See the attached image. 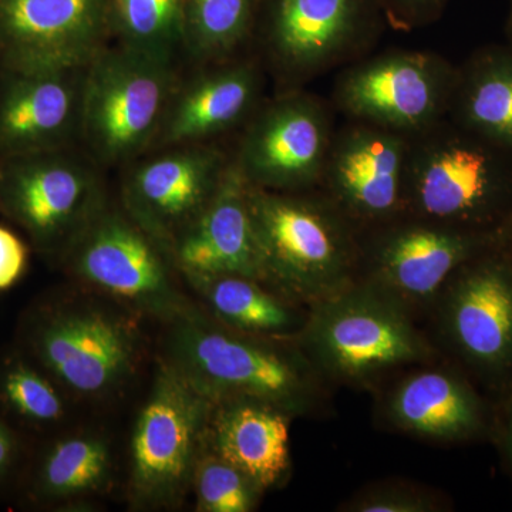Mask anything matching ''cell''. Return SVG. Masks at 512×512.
I'll list each match as a JSON object with an SVG mask.
<instances>
[{
  "label": "cell",
  "instance_id": "cell-15",
  "mask_svg": "<svg viewBox=\"0 0 512 512\" xmlns=\"http://www.w3.org/2000/svg\"><path fill=\"white\" fill-rule=\"evenodd\" d=\"M248 187L238 165L228 164L207 207L175 239L170 259L188 281L220 275L261 281Z\"/></svg>",
  "mask_w": 512,
  "mask_h": 512
},
{
  "label": "cell",
  "instance_id": "cell-11",
  "mask_svg": "<svg viewBox=\"0 0 512 512\" xmlns=\"http://www.w3.org/2000/svg\"><path fill=\"white\" fill-rule=\"evenodd\" d=\"M33 348L72 392L100 396L133 373L137 336L124 320L93 308L64 309L37 326Z\"/></svg>",
  "mask_w": 512,
  "mask_h": 512
},
{
  "label": "cell",
  "instance_id": "cell-14",
  "mask_svg": "<svg viewBox=\"0 0 512 512\" xmlns=\"http://www.w3.org/2000/svg\"><path fill=\"white\" fill-rule=\"evenodd\" d=\"M0 87V158L69 148L82 137L84 72H8Z\"/></svg>",
  "mask_w": 512,
  "mask_h": 512
},
{
  "label": "cell",
  "instance_id": "cell-34",
  "mask_svg": "<svg viewBox=\"0 0 512 512\" xmlns=\"http://www.w3.org/2000/svg\"><path fill=\"white\" fill-rule=\"evenodd\" d=\"M508 32H510L512 40V0H510V18H508Z\"/></svg>",
  "mask_w": 512,
  "mask_h": 512
},
{
  "label": "cell",
  "instance_id": "cell-19",
  "mask_svg": "<svg viewBox=\"0 0 512 512\" xmlns=\"http://www.w3.org/2000/svg\"><path fill=\"white\" fill-rule=\"evenodd\" d=\"M208 424L207 444L264 491L281 483L291 464L285 410L254 400L217 404Z\"/></svg>",
  "mask_w": 512,
  "mask_h": 512
},
{
  "label": "cell",
  "instance_id": "cell-20",
  "mask_svg": "<svg viewBox=\"0 0 512 512\" xmlns=\"http://www.w3.org/2000/svg\"><path fill=\"white\" fill-rule=\"evenodd\" d=\"M448 325L458 348L478 365H511V272L497 262L467 272L451 296Z\"/></svg>",
  "mask_w": 512,
  "mask_h": 512
},
{
  "label": "cell",
  "instance_id": "cell-8",
  "mask_svg": "<svg viewBox=\"0 0 512 512\" xmlns=\"http://www.w3.org/2000/svg\"><path fill=\"white\" fill-rule=\"evenodd\" d=\"M109 35V0H0V63L8 72L86 67Z\"/></svg>",
  "mask_w": 512,
  "mask_h": 512
},
{
  "label": "cell",
  "instance_id": "cell-28",
  "mask_svg": "<svg viewBox=\"0 0 512 512\" xmlns=\"http://www.w3.org/2000/svg\"><path fill=\"white\" fill-rule=\"evenodd\" d=\"M204 450L198 457L192 477L197 494V511H251L262 491L211 448H208L210 451Z\"/></svg>",
  "mask_w": 512,
  "mask_h": 512
},
{
  "label": "cell",
  "instance_id": "cell-5",
  "mask_svg": "<svg viewBox=\"0 0 512 512\" xmlns=\"http://www.w3.org/2000/svg\"><path fill=\"white\" fill-rule=\"evenodd\" d=\"M171 325L167 363L212 403L254 400L286 410L301 399V373L282 353L217 328L195 311Z\"/></svg>",
  "mask_w": 512,
  "mask_h": 512
},
{
  "label": "cell",
  "instance_id": "cell-22",
  "mask_svg": "<svg viewBox=\"0 0 512 512\" xmlns=\"http://www.w3.org/2000/svg\"><path fill=\"white\" fill-rule=\"evenodd\" d=\"M458 126L512 156V50L490 49L454 84Z\"/></svg>",
  "mask_w": 512,
  "mask_h": 512
},
{
  "label": "cell",
  "instance_id": "cell-3",
  "mask_svg": "<svg viewBox=\"0 0 512 512\" xmlns=\"http://www.w3.org/2000/svg\"><path fill=\"white\" fill-rule=\"evenodd\" d=\"M214 407L170 363L160 366L131 439L130 495L137 507H165L183 497Z\"/></svg>",
  "mask_w": 512,
  "mask_h": 512
},
{
  "label": "cell",
  "instance_id": "cell-2",
  "mask_svg": "<svg viewBox=\"0 0 512 512\" xmlns=\"http://www.w3.org/2000/svg\"><path fill=\"white\" fill-rule=\"evenodd\" d=\"M248 202L261 281L302 298L338 288L348 269L349 242L328 210L252 184Z\"/></svg>",
  "mask_w": 512,
  "mask_h": 512
},
{
  "label": "cell",
  "instance_id": "cell-6",
  "mask_svg": "<svg viewBox=\"0 0 512 512\" xmlns=\"http://www.w3.org/2000/svg\"><path fill=\"white\" fill-rule=\"evenodd\" d=\"M64 252L80 281L136 311L168 322L194 312L171 278L170 256L126 211L104 205Z\"/></svg>",
  "mask_w": 512,
  "mask_h": 512
},
{
  "label": "cell",
  "instance_id": "cell-35",
  "mask_svg": "<svg viewBox=\"0 0 512 512\" xmlns=\"http://www.w3.org/2000/svg\"><path fill=\"white\" fill-rule=\"evenodd\" d=\"M511 448H512V414H511Z\"/></svg>",
  "mask_w": 512,
  "mask_h": 512
},
{
  "label": "cell",
  "instance_id": "cell-16",
  "mask_svg": "<svg viewBox=\"0 0 512 512\" xmlns=\"http://www.w3.org/2000/svg\"><path fill=\"white\" fill-rule=\"evenodd\" d=\"M409 147L397 131L353 127L329 148L325 170L339 201L353 214L382 218L404 198Z\"/></svg>",
  "mask_w": 512,
  "mask_h": 512
},
{
  "label": "cell",
  "instance_id": "cell-4",
  "mask_svg": "<svg viewBox=\"0 0 512 512\" xmlns=\"http://www.w3.org/2000/svg\"><path fill=\"white\" fill-rule=\"evenodd\" d=\"M458 128L409 148L404 197L430 220L485 224L512 200V156Z\"/></svg>",
  "mask_w": 512,
  "mask_h": 512
},
{
  "label": "cell",
  "instance_id": "cell-32",
  "mask_svg": "<svg viewBox=\"0 0 512 512\" xmlns=\"http://www.w3.org/2000/svg\"><path fill=\"white\" fill-rule=\"evenodd\" d=\"M362 512H420L426 511V504L420 498L407 494H379L366 498L356 505Z\"/></svg>",
  "mask_w": 512,
  "mask_h": 512
},
{
  "label": "cell",
  "instance_id": "cell-9",
  "mask_svg": "<svg viewBox=\"0 0 512 512\" xmlns=\"http://www.w3.org/2000/svg\"><path fill=\"white\" fill-rule=\"evenodd\" d=\"M133 165L123 183L124 211L170 256L220 187L228 163L215 147L185 144Z\"/></svg>",
  "mask_w": 512,
  "mask_h": 512
},
{
  "label": "cell",
  "instance_id": "cell-25",
  "mask_svg": "<svg viewBox=\"0 0 512 512\" xmlns=\"http://www.w3.org/2000/svg\"><path fill=\"white\" fill-rule=\"evenodd\" d=\"M211 311L232 328L252 333H284L292 328V313L265 292L258 279L244 275H220L191 279Z\"/></svg>",
  "mask_w": 512,
  "mask_h": 512
},
{
  "label": "cell",
  "instance_id": "cell-27",
  "mask_svg": "<svg viewBox=\"0 0 512 512\" xmlns=\"http://www.w3.org/2000/svg\"><path fill=\"white\" fill-rule=\"evenodd\" d=\"M256 0H185V47L204 59L227 56L247 37Z\"/></svg>",
  "mask_w": 512,
  "mask_h": 512
},
{
  "label": "cell",
  "instance_id": "cell-23",
  "mask_svg": "<svg viewBox=\"0 0 512 512\" xmlns=\"http://www.w3.org/2000/svg\"><path fill=\"white\" fill-rule=\"evenodd\" d=\"M390 410L404 429L437 439L467 436L480 421L476 397L466 384L440 372L407 379L394 393Z\"/></svg>",
  "mask_w": 512,
  "mask_h": 512
},
{
  "label": "cell",
  "instance_id": "cell-12",
  "mask_svg": "<svg viewBox=\"0 0 512 512\" xmlns=\"http://www.w3.org/2000/svg\"><path fill=\"white\" fill-rule=\"evenodd\" d=\"M456 79L433 57L396 53L349 70L338 97L343 110L366 123L397 133L419 131L440 116Z\"/></svg>",
  "mask_w": 512,
  "mask_h": 512
},
{
  "label": "cell",
  "instance_id": "cell-26",
  "mask_svg": "<svg viewBox=\"0 0 512 512\" xmlns=\"http://www.w3.org/2000/svg\"><path fill=\"white\" fill-rule=\"evenodd\" d=\"M110 476L109 448L90 436L67 437L47 453L37 490L45 498L77 497L100 490Z\"/></svg>",
  "mask_w": 512,
  "mask_h": 512
},
{
  "label": "cell",
  "instance_id": "cell-1",
  "mask_svg": "<svg viewBox=\"0 0 512 512\" xmlns=\"http://www.w3.org/2000/svg\"><path fill=\"white\" fill-rule=\"evenodd\" d=\"M177 79L174 63L119 46L84 72L82 138L100 163L133 161L156 143Z\"/></svg>",
  "mask_w": 512,
  "mask_h": 512
},
{
  "label": "cell",
  "instance_id": "cell-33",
  "mask_svg": "<svg viewBox=\"0 0 512 512\" xmlns=\"http://www.w3.org/2000/svg\"><path fill=\"white\" fill-rule=\"evenodd\" d=\"M16 447L12 431L8 429L3 420L0 419V478L8 473L15 458Z\"/></svg>",
  "mask_w": 512,
  "mask_h": 512
},
{
  "label": "cell",
  "instance_id": "cell-10",
  "mask_svg": "<svg viewBox=\"0 0 512 512\" xmlns=\"http://www.w3.org/2000/svg\"><path fill=\"white\" fill-rule=\"evenodd\" d=\"M316 356L343 377H366L420 357V339L399 309L365 292L333 296L309 328Z\"/></svg>",
  "mask_w": 512,
  "mask_h": 512
},
{
  "label": "cell",
  "instance_id": "cell-31",
  "mask_svg": "<svg viewBox=\"0 0 512 512\" xmlns=\"http://www.w3.org/2000/svg\"><path fill=\"white\" fill-rule=\"evenodd\" d=\"M394 19L404 23H421L439 15L447 0H380Z\"/></svg>",
  "mask_w": 512,
  "mask_h": 512
},
{
  "label": "cell",
  "instance_id": "cell-24",
  "mask_svg": "<svg viewBox=\"0 0 512 512\" xmlns=\"http://www.w3.org/2000/svg\"><path fill=\"white\" fill-rule=\"evenodd\" d=\"M109 16L128 50L174 63L185 47V0H109Z\"/></svg>",
  "mask_w": 512,
  "mask_h": 512
},
{
  "label": "cell",
  "instance_id": "cell-7",
  "mask_svg": "<svg viewBox=\"0 0 512 512\" xmlns=\"http://www.w3.org/2000/svg\"><path fill=\"white\" fill-rule=\"evenodd\" d=\"M104 205L99 173L70 147L0 164V211L42 251H66Z\"/></svg>",
  "mask_w": 512,
  "mask_h": 512
},
{
  "label": "cell",
  "instance_id": "cell-18",
  "mask_svg": "<svg viewBox=\"0 0 512 512\" xmlns=\"http://www.w3.org/2000/svg\"><path fill=\"white\" fill-rule=\"evenodd\" d=\"M259 80L254 67L234 64L175 87L154 148L201 144L241 123L254 109Z\"/></svg>",
  "mask_w": 512,
  "mask_h": 512
},
{
  "label": "cell",
  "instance_id": "cell-29",
  "mask_svg": "<svg viewBox=\"0 0 512 512\" xmlns=\"http://www.w3.org/2000/svg\"><path fill=\"white\" fill-rule=\"evenodd\" d=\"M0 389L6 403L25 419L36 423H53L62 419L63 402L55 387L23 363L8 369L2 377Z\"/></svg>",
  "mask_w": 512,
  "mask_h": 512
},
{
  "label": "cell",
  "instance_id": "cell-13",
  "mask_svg": "<svg viewBox=\"0 0 512 512\" xmlns=\"http://www.w3.org/2000/svg\"><path fill=\"white\" fill-rule=\"evenodd\" d=\"M329 148V123L322 107L308 97H285L252 120L235 164L256 187L296 190L323 174Z\"/></svg>",
  "mask_w": 512,
  "mask_h": 512
},
{
  "label": "cell",
  "instance_id": "cell-21",
  "mask_svg": "<svg viewBox=\"0 0 512 512\" xmlns=\"http://www.w3.org/2000/svg\"><path fill=\"white\" fill-rule=\"evenodd\" d=\"M480 239L451 227L419 225L396 232L377 258L383 284L410 298H427L474 254Z\"/></svg>",
  "mask_w": 512,
  "mask_h": 512
},
{
  "label": "cell",
  "instance_id": "cell-30",
  "mask_svg": "<svg viewBox=\"0 0 512 512\" xmlns=\"http://www.w3.org/2000/svg\"><path fill=\"white\" fill-rule=\"evenodd\" d=\"M28 262L25 244L12 231L0 225V292L12 288L23 275Z\"/></svg>",
  "mask_w": 512,
  "mask_h": 512
},
{
  "label": "cell",
  "instance_id": "cell-17",
  "mask_svg": "<svg viewBox=\"0 0 512 512\" xmlns=\"http://www.w3.org/2000/svg\"><path fill=\"white\" fill-rule=\"evenodd\" d=\"M380 8V0H268V45L285 69L312 72L350 45Z\"/></svg>",
  "mask_w": 512,
  "mask_h": 512
}]
</instances>
